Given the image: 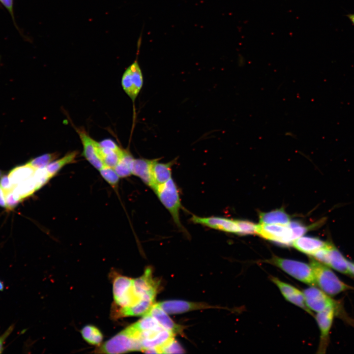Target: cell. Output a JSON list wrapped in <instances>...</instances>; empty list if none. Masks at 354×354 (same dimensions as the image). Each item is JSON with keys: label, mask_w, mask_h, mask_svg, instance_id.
<instances>
[{"label": "cell", "mask_w": 354, "mask_h": 354, "mask_svg": "<svg viewBox=\"0 0 354 354\" xmlns=\"http://www.w3.org/2000/svg\"><path fill=\"white\" fill-rule=\"evenodd\" d=\"M158 348L160 354H182L185 353L184 350L174 337L172 338Z\"/></svg>", "instance_id": "obj_29"}, {"label": "cell", "mask_w": 354, "mask_h": 354, "mask_svg": "<svg viewBox=\"0 0 354 354\" xmlns=\"http://www.w3.org/2000/svg\"><path fill=\"white\" fill-rule=\"evenodd\" d=\"M134 158L127 151L124 152L114 170L119 177H126L132 175V165Z\"/></svg>", "instance_id": "obj_25"}, {"label": "cell", "mask_w": 354, "mask_h": 354, "mask_svg": "<svg viewBox=\"0 0 354 354\" xmlns=\"http://www.w3.org/2000/svg\"><path fill=\"white\" fill-rule=\"evenodd\" d=\"M156 159L134 158L131 169L132 175L140 178L146 185L153 190L156 186L152 175V166Z\"/></svg>", "instance_id": "obj_13"}, {"label": "cell", "mask_w": 354, "mask_h": 354, "mask_svg": "<svg viewBox=\"0 0 354 354\" xmlns=\"http://www.w3.org/2000/svg\"><path fill=\"white\" fill-rule=\"evenodd\" d=\"M0 1L10 13H12L13 0H0Z\"/></svg>", "instance_id": "obj_37"}, {"label": "cell", "mask_w": 354, "mask_h": 354, "mask_svg": "<svg viewBox=\"0 0 354 354\" xmlns=\"http://www.w3.org/2000/svg\"><path fill=\"white\" fill-rule=\"evenodd\" d=\"M352 24L354 25V14H350L347 15Z\"/></svg>", "instance_id": "obj_40"}, {"label": "cell", "mask_w": 354, "mask_h": 354, "mask_svg": "<svg viewBox=\"0 0 354 354\" xmlns=\"http://www.w3.org/2000/svg\"><path fill=\"white\" fill-rule=\"evenodd\" d=\"M154 300L148 298H142L136 305L127 308L116 309L114 313L116 318L129 316H144L147 314L154 304Z\"/></svg>", "instance_id": "obj_18"}, {"label": "cell", "mask_w": 354, "mask_h": 354, "mask_svg": "<svg viewBox=\"0 0 354 354\" xmlns=\"http://www.w3.org/2000/svg\"><path fill=\"white\" fill-rule=\"evenodd\" d=\"M99 171L101 177L113 188L117 187L120 177L113 168L104 166Z\"/></svg>", "instance_id": "obj_28"}, {"label": "cell", "mask_w": 354, "mask_h": 354, "mask_svg": "<svg viewBox=\"0 0 354 354\" xmlns=\"http://www.w3.org/2000/svg\"><path fill=\"white\" fill-rule=\"evenodd\" d=\"M270 262L296 279L313 286L316 285L310 265L299 261L277 257H274Z\"/></svg>", "instance_id": "obj_4"}, {"label": "cell", "mask_w": 354, "mask_h": 354, "mask_svg": "<svg viewBox=\"0 0 354 354\" xmlns=\"http://www.w3.org/2000/svg\"><path fill=\"white\" fill-rule=\"evenodd\" d=\"M15 324H13L8 327L3 333L0 335V354H1L3 352L4 350L3 345L5 341L7 338L13 332Z\"/></svg>", "instance_id": "obj_35"}, {"label": "cell", "mask_w": 354, "mask_h": 354, "mask_svg": "<svg viewBox=\"0 0 354 354\" xmlns=\"http://www.w3.org/2000/svg\"><path fill=\"white\" fill-rule=\"evenodd\" d=\"M78 154V151L74 150L50 163L46 168L50 177H54L65 165L74 163Z\"/></svg>", "instance_id": "obj_23"}, {"label": "cell", "mask_w": 354, "mask_h": 354, "mask_svg": "<svg viewBox=\"0 0 354 354\" xmlns=\"http://www.w3.org/2000/svg\"><path fill=\"white\" fill-rule=\"evenodd\" d=\"M147 314L152 316L164 329L174 334H182L183 327L174 322L157 303H154Z\"/></svg>", "instance_id": "obj_17"}, {"label": "cell", "mask_w": 354, "mask_h": 354, "mask_svg": "<svg viewBox=\"0 0 354 354\" xmlns=\"http://www.w3.org/2000/svg\"><path fill=\"white\" fill-rule=\"evenodd\" d=\"M12 190L4 193L6 208L8 209L14 208L21 201L15 195Z\"/></svg>", "instance_id": "obj_33"}, {"label": "cell", "mask_w": 354, "mask_h": 354, "mask_svg": "<svg viewBox=\"0 0 354 354\" xmlns=\"http://www.w3.org/2000/svg\"><path fill=\"white\" fill-rule=\"evenodd\" d=\"M100 146L106 148L113 150H118L121 149L113 140L105 139L99 143Z\"/></svg>", "instance_id": "obj_36"}, {"label": "cell", "mask_w": 354, "mask_h": 354, "mask_svg": "<svg viewBox=\"0 0 354 354\" xmlns=\"http://www.w3.org/2000/svg\"><path fill=\"white\" fill-rule=\"evenodd\" d=\"M133 285L136 292L142 298L154 300L158 283L153 279L150 267L147 268L141 276L134 279Z\"/></svg>", "instance_id": "obj_9"}, {"label": "cell", "mask_w": 354, "mask_h": 354, "mask_svg": "<svg viewBox=\"0 0 354 354\" xmlns=\"http://www.w3.org/2000/svg\"><path fill=\"white\" fill-rule=\"evenodd\" d=\"M191 220L194 223L211 229L238 234L239 230L236 220L217 216L201 217L196 215H193Z\"/></svg>", "instance_id": "obj_11"}, {"label": "cell", "mask_w": 354, "mask_h": 354, "mask_svg": "<svg viewBox=\"0 0 354 354\" xmlns=\"http://www.w3.org/2000/svg\"><path fill=\"white\" fill-rule=\"evenodd\" d=\"M134 279L118 275L114 280L113 292L115 304H118L128 298L134 291Z\"/></svg>", "instance_id": "obj_15"}, {"label": "cell", "mask_w": 354, "mask_h": 354, "mask_svg": "<svg viewBox=\"0 0 354 354\" xmlns=\"http://www.w3.org/2000/svg\"><path fill=\"white\" fill-rule=\"evenodd\" d=\"M288 225L292 231L294 240L302 236L308 229V227L297 221H290Z\"/></svg>", "instance_id": "obj_32"}, {"label": "cell", "mask_w": 354, "mask_h": 354, "mask_svg": "<svg viewBox=\"0 0 354 354\" xmlns=\"http://www.w3.org/2000/svg\"><path fill=\"white\" fill-rule=\"evenodd\" d=\"M0 206L2 207L6 208V205L5 199V194L0 186Z\"/></svg>", "instance_id": "obj_38"}, {"label": "cell", "mask_w": 354, "mask_h": 354, "mask_svg": "<svg viewBox=\"0 0 354 354\" xmlns=\"http://www.w3.org/2000/svg\"><path fill=\"white\" fill-rule=\"evenodd\" d=\"M4 288L3 282L0 280V291H3Z\"/></svg>", "instance_id": "obj_41"}, {"label": "cell", "mask_w": 354, "mask_h": 354, "mask_svg": "<svg viewBox=\"0 0 354 354\" xmlns=\"http://www.w3.org/2000/svg\"><path fill=\"white\" fill-rule=\"evenodd\" d=\"M97 353L122 354L131 351H142L140 341L131 336L125 329L98 348Z\"/></svg>", "instance_id": "obj_3"}, {"label": "cell", "mask_w": 354, "mask_h": 354, "mask_svg": "<svg viewBox=\"0 0 354 354\" xmlns=\"http://www.w3.org/2000/svg\"><path fill=\"white\" fill-rule=\"evenodd\" d=\"M172 161L163 163H160L156 159L152 168V175L155 184L158 185L165 183L171 178Z\"/></svg>", "instance_id": "obj_20"}, {"label": "cell", "mask_w": 354, "mask_h": 354, "mask_svg": "<svg viewBox=\"0 0 354 354\" xmlns=\"http://www.w3.org/2000/svg\"><path fill=\"white\" fill-rule=\"evenodd\" d=\"M256 234L265 239L282 245H290L294 240L288 225L260 224L257 225Z\"/></svg>", "instance_id": "obj_5"}, {"label": "cell", "mask_w": 354, "mask_h": 354, "mask_svg": "<svg viewBox=\"0 0 354 354\" xmlns=\"http://www.w3.org/2000/svg\"><path fill=\"white\" fill-rule=\"evenodd\" d=\"M0 186L4 193L12 191L14 187V186L11 183L8 175H4L1 177Z\"/></svg>", "instance_id": "obj_34"}, {"label": "cell", "mask_w": 354, "mask_h": 354, "mask_svg": "<svg viewBox=\"0 0 354 354\" xmlns=\"http://www.w3.org/2000/svg\"><path fill=\"white\" fill-rule=\"evenodd\" d=\"M324 264L341 273L351 275L348 266V260L330 243L328 244Z\"/></svg>", "instance_id": "obj_16"}, {"label": "cell", "mask_w": 354, "mask_h": 354, "mask_svg": "<svg viewBox=\"0 0 354 354\" xmlns=\"http://www.w3.org/2000/svg\"><path fill=\"white\" fill-rule=\"evenodd\" d=\"M58 155L56 153H45L31 159L27 164L35 169L45 168L56 160Z\"/></svg>", "instance_id": "obj_27"}, {"label": "cell", "mask_w": 354, "mask_h": 354, "mask_svg": "<svg viewBox=\"0 0 354 354\" xmlns=\"http://www.w3.org/2000/svg\"><path fill=\"white\" fill-rule=\"evenodd\" d=\"M260 224L288 225L290 217L283 209L260 214Z\"/></svg>", "instance_id": "obj_21"}, {"label": "cell", "mask_w": 354, "mask_h": 354, "mask_svg": "<svg viewBox=\"0 0 354 354\" xmlns=\"http://www.w3.org/2000/svg\"><path fill=\"white\" fill-rule=\"evenodd\" d=\"M81 335L88 343L93 345H99L103 340V334L100 330L92 325H87L81 330Z\"/></svg>", "instance_id": "obj_26"}, {"label": "cell", "mask_w": 354, "mask_h": 354, "mask_svg": "<svg viewBox=\"0 0 354 354\" xmlns=\"http://www.w3.org/2000/svg\"><path fill=\"white\" fill-rule=\"evenodd\" d=\"M335 307H330L318 312L316 319L321 331L319 352L324 353L329 340V334L336 312Z\"/></svg>", "instance_id": "obj_10"}, {"label": "cell", "mask_w": 354, "mask_h": 354, "mask_svg": "<svg viewBox=\"0 0 354 354\" xmlns=\"http://www.w3.org/2000/svg\"><path fill=\"white\" fill-rule=\"evenodd\" d=\"M77 132L83 145L82 155L93 167L100 170L104 165L99 143L91 138L83 129H78Z\"/></svg>", "instance_id": "obj_7"}, {"label": "cell", "mask_w": 354, "mask_h": 354, "mask_svg": "<svg viewBox=\"0 0 354 354\" xmlns=\"http://www.w3.org/2000/svg\"><path fill=\"white\" fill-rule=\"evenodd\" d=\"M303 295L307 307L317 312H321L330 307L336 308L338 305V303L329 295L316 287H312L305 289Z\"/></svg>", "instance_id": "obj_8"}, {"label": "cell", "mask_w": 354, "mask_h": 354, "mask_svg": "<svg viewBox=\"0 0 354 354\" xmlns=\"http://www.w3.org/2000/svg\"><path fill=\"white\" fill-rule=\"evenodd\" d=\"M271 279L288 301L312 314L306 305L303 293L292 285L282 282L276 277H272Z\"/></svg>", "instance_id": "obj_14"}, {"label": "cell", "mask_w": 354, "mask_h": 354, "mask_svg": "<svg viewBox=\"0 0 354 354\" xmlns=\"http://www.w3.org/2000/svg\"><path fill=\"white\" fill-rule=\"evenodd\" d=\"M33 177L35 181L37 189H40L51 178L46 168L35 169L33 174Z\"/></svg>", "instance_id": "obj_31"}, {"label": "cell", "mask_w": 354, "mask_h": 354, "mask_svg": "<svg viewBox=\"0 0 354 354\" xmlns=\"http://www.w3.org/2000/svg\"><path fill=\"white\" fill-rule=\"evenodd\" d=\"M153 191L170 213L177 226L186 233L179 218L181 204L178 190L174 180L171 178L165 183L157 185Z\"/></svg>", "instance_id": "obj_2"}, {"label": "cell", "mask_w": 354, "mask_h": 354, "mask_svg": "<svg viewBox=\"0 0 354 354\" xmlns=\"http://www.w3.org/2000/svg\"><path fill=\"white\" fill-rule=\"evenodd\" d=\"M310 265L316 284L329 295H335L345 291L354 290V287L342 281L326 265L316 260H312Z\"/></svg>", "instance_id": "obj_1"}, {"label": "cell", "mask_w": 354, "mask_h": 354, "mask_svg": "<svg viewBox=\"0 0 354 354\" xmlns=\"http://www.w3.org/2000/svg\"><path fill=\"white\" fill-rule=\"evenodd\" d=\"M37 189L33 175L29 178L16 185L12 191L21 201L30 196Z\"/></svg>", "instance_id": "obj_24"}, {"label": "cell", "mask_w": 354, "mask_h": 354, "mask_svg": "<svg viewBox=\"0 0 354 354\" xmlns=\"http://www.w3.org/2000/svg\"><path fill=\"white\" fill-rule=\"evenodd\" d=\"M35 169L27 164L13 169L8 175L11 183L14 187L20 183L31 177Z\"/></svg>", "instance_id": "obj_22"}, {"label": "cell", "mask_w": 354, "mask_h": 354, "mask_svg": "<svg viewBox=\"0 0 354 354\" xmlns=\"http://www.w3.org/2000/svg\"><path fill=\"white\" fill-rule=\"evenodd\" d=\"M348 264L351 275H354V262L348 260Z\"/></svg>", "instance_id": "obj_39"}, {"label": "cell", "mask_w": 354, "mask_h": 354, "mask_svg": "<svg viewBox=\"0 0 354 354\" xmlns=\"http://www.w3.org/2000/svg\"><path fill=\"white\" fill-rule=\"evenodd\" d=\"M326 243L316 237L301 236L294 240L292 244L299 251L313 256Z\"/></svg>", "instance_id": "obj_19"}, {"label": "cell", "mask_w": 354, "mask_h": 354, "mask_svg": "<svg viewBox=\"0 0 354 354\" xmlns=\"http://www.w3.org/2000/svg\"><path fill=\"white\" fill-rule=\"evenodd\" d=\"M2 174L3 172L1 170H0V177L2 176Z\"/></svg>", "instance_id": "obj_42"}, {"label": "cell", "mask_w": 354, "mask_h": 354, "mask_svg": "<svg viewBox=\"0 0 354 354\" xmlns=\"http://www.w3.org/2000/svg\"><path fill=\"white\" fill-rule=\"evenodd\" d=\"M238 228V234L249 235L256 234L257 225L246 220H236Z\"/></svg>", "instance_id": "obj_30"}, {"label": "cell", "mask_w": 354, "mask_h": 354, "mask_svg": "<svg viewBox=\"0 0 354 354\" xmlns=\"http://www.w3.org/2000/svg\"><path fill=\"white\" fill-rule=\"evenodd\" d=\"M121 85L126 94L134 101L143 85V76L137 60L127 68L123 74Z\"/></svg>", "instance_id": "obj_6"}, {"label": "cell", "mask_w": 354, "mask_h": 354, "mask_svg": "<svg viewBox=\"0 0 354 354\" xmlns=\"http://www.w3.org/2000/svg\"><path fill=\"white\" fill-rule=\"evenodd\" d=\"M158 304L166 313L169 314H180L190 311L209 308V305L206 303L181 300H166L160 302Z\"/></svg>", "instance_id": "obj_12"}]
</instances>
